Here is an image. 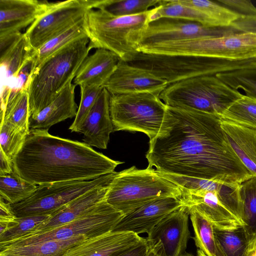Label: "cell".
<instances>
[{
  "mask_svg": "<svg viewBox=\"0 0 256 256\" xmlns=\"http://www.w3.org/2000/svg\"><path fill=\"white\" fill-rule=\"evenodd\" d=\"M219 115L166 105L150 140L148 166L162 174L240 185L252 176L230 147Z\"/></svg>",
  "mask_w": 256,
  "mask_h": 256,
  "instance_id": "1",
  "label": "cell"
},
{
  "mask_svg": "<svg viewBox=\"0 0 256 256\" xmlns=\"http://www.w3.org/2000/svg\"><path fill=\"white\" fill-rule=\"evenodd\" d=\"M14 172L37 186L98 178L114 172L123 162L113 160L84 142L30 129L22 147L12 160Z\"/></svg>",
  "mask_w": 256,
  "mask_h": 256,
  "instance_id": "2",
  "label": "cell"
},
{
  "mask_svg": "<svg viewBox=\"0 0 256 256\" xmlns=\"http://www.w3.org/2000/svg\"><path fill=\"white\" fill-rule=\"evenodd\" d=\"M88 43V36L80 38L53 54L35 68L30 77L28 88L31 116L50 104L72 82L88 56L90 50Z\"/></svg>",
  "mask_w": 256,
  "mask_h": 256,
  "instance_id": "3",
  "label": "cell"
},
{
  "mask_svg": "<svg viewBox=\"0 0 256 256\" xmlns=\"http://www.w3.org/2000/svg\"><path fill=\"white\" fill-rule=\"evenodd\" d=\"M155 7L143 13L117 16L99 9L86 16L88 48H104L126 62L139 52L142 36L150 22Z\"/></svg>",
  "mask_w": 256,
  "mask_h": 256,
  "instance_id": "4",
  "label": "cell"
},
{
  "mask_svg": "<svg viewBox=\"0 0 256 256\" xmlns=\"http://www.w3.org/2000/svg\"><path fill=\"white\" fill-rule=\"evenodd\" d=\"M128 63L165 80L168 85L184 80L256 67V58L230 60L190 56L138 52Z\"/></svg>",
  "mask_w": 256,
  "mask_h": 256,
  "instance_id": "5",
  "label": "cell"
},
{
  "mask_svg": "<svg viewBox=\"0 0 256 256\" xmlns=\"http://www.w3.org/2000/svg\"><path fill=\"white\" fill-rule=\"evenodd\" d=\"M181 190L164 178L155 168L138 169L132 166L116 174L108 186L106 202L127 214L154 200L182 197Z\"/></svg>",
  "mask_w": 256,
  "mask_h": 256,
  "instance_id": "6",
  "label": "cell"
},
{
  "mask_svg": "<svg viewBox=\"0 0 256 256\" xmlns=\"http://www.w3.org/2000/svg\"><path fill=\"white\" fill-rule=\"evenodd\" d=\"M242 94L216 75L202 76L168 85L160 98L167 106L187 108L220 116Z\"/></svg>",
  "mask_w": 256,
  "mask_h": 256,
  "instance_id": "7",
  "label": "cell"
},
{
  "mask_svg": "<svg viewBox=\"0 0 256 256\" xmlns=\"http://www.w3.org/2000/svg\"><path fill=\"white\" fill-rule=\"evenodd\" d=\"M138 50L147 54L248 60L256 58V34L238 32L215 38L162 42L140 46Z\"/></svg>",
  "mask_w": 256,
  "mask_h": 256,
  "instance_id": "8",
  "label": "cell"
},
{
  "mask_svg": "<svg viewBox=\"0 0 256 256\" xmlns=\"http://www.w3.org/2000/svg\"><path fill=\"white\" fill-rule=\"evenodd\" d=\"M160 94L142 92L110 94V111L114 132H140L150 140L159 132L166 105Z\"/></svg>",
  "mask_w": 256,
  "mask_h": 256,
  "instance_id": "9",
  "label": "cell"
},
{
  "mask_svg": "<svg viewBox=\"0 0 256 256\" xmlns=\"http://www.w3.org/2000/svg\"><path fill=\"white\" fill-rule=\"evenodd\" d=\"M116 172L88 180H70L38 185L28 198L11 204L12 210L19 217L52 214L90 190L108 185Z\"/></svg>",
  "mask_w": 256,
  "mask_h": 256,
  "instance_id": "10",
  "label": "cell"
},
{
  "mask_svg": "<svg viewBox=\"0 0 256 256\" xmlns=\"http://www.w3.org/2000/svg\"><path fill=\"white\" fill-rule=\"evenodd\" d=\"M124 215L104 200L70 222L21 238L5 248L48 240H66L80 236L92 238L112 231Z\"/></svg>",
  "mask_w": 256,
  "mask_h": 256,
  "instance_id": "11",
  "label": "cell"
},
{
  "mask_svg": "<svg viewBox=\"0 0 256 256\" xmlns=\"http://www.w3.org/2000/svg\"><path fill=\"white\" fill-rule=\"evenodd\" d=\"M96 0H68L51 2L24 33L34 51L86 17Z\"/></svg>",
  "mask_w": 256,
  "mask_h": 256,
  "instance_id": "12",
  "label": "cell"
},
{
  "mask_svg": "<svg viewBox=\"0 0 256 256\" xmlns=\"http://www.w3.org/2000/svg\"><path fill=\"white\" fill-rule=\"evenodd\" d=\"M238 32H240L231 26L208 27L182 19L161 18L148 24L139 47L162 42L218 37Z\"/></svg>",
  "mask_w": 256,
  "mask_h": 256,
  "instance_id": "13",
  "label": "cell"
},
{
  "mask_svg": "<svg viewBox=\"0 0 256 256\" xmlns=\"http://www.w3.org/2000/svg\"><path fill=\"white\" fill-rule=\"evenodd\" d=\"M168 86L165 80L120 60L104 88L110 94L142 92L160 94Z\"/></svg>",
  "mask_w": 256,
  "mask_h": 256,
  "instance_id": "14",
  "label": "cell"
},
{
  "mask_svg": "<svg viewBox=\"0 0 256 256\" xmlns=\"http://www.w3.org/2000/svg\"><path fill=\"white\" fill-rule=\"evenodd\" d=\"M183 206L178 197L154 200L124 214L112 230L148 234L164 218Z\"/></svg>",
  "mask_w": 256,
  "mask_h": 256,
  "instance_id": "15",
  "label": "cell"
},
{
  "mask_svg": "<svg viewBox=\"0 0 256 256\" xmlns=\"http://www.w3.org/2000/svg\"><path fill=\"white\" fill-rule=\"evenodd\" d=\"M190 214L183 206L172 212L148 234L150 240L160 241L166 256H182L186 252L190 233L188 228Z\"/></svg>",
  "mask_w": 256,
  "mask_h": 256,
  "instance_id": "16",
  "label": "cell"
},
{
  "mask_svg": "<svg viewBox=\"0 0 256 256\" xmlns=\"http://www.w3.org/2000/svg\"><path fill=\"white\" fill-rule=\"evenodd\" d=\"M144 238L131 232L112 230L85 240L69 249L63 256H117L137 245Z\"/></svg>",
  "mask_w": 256,
  "mask_h": 256,
  "instance_id": "17",
  "label": "cell"
},
{
  "mask_svg": "<svg viewBox=\"0 0 256 256\" xmlns=\"http://www.w3.org/2000/svg\"><path fill=\"white\" fill-rule=\"evenodd\" d=\"M110 94L103 88L94 106L80 126L78 132L83 142L90 146L106 149L110 134L114 132L110 111Z\"/></svg>",
  "mask_w": 256,
  "mask_h": 256,
  "instance_id": "18",
  "label": "cell"
},
{
  "mask_svg": "<svg viewBox=\"0 0 256 256\" xmlns=\"http://www.w3.org/2000/svg\"><path fill=\"white\" fill-rule=\"evenodd\" d=\"M50 3L36 0H0V36L20 32L30 26Z\"/></svg>",
  "mask_w": 256,
  "mask_h": 256,
  "instance_id": "19",
  "label": "cell"
},
{
  "mask_svg": "<svg viewBox=\"0 0 256 256\" xmlns=\"http://www.w3.org/2000/svg\"><path fill=\"white\" fill-rule=\"evenodd\" d=\"M34 50L24 33L8 48L0 53L1 111L5 110L14 81Z\"/></svg>",
  "mask_w": 256,
  "mask_h": 256,
  "instance_id": "20",
  "label": "cell"
},
{
  "mask_svg": "<svg viewBox=\"0 0 256 256\" xmlns=\"http://www.w3.org/2000/svg\"><path fill=\"white\" fill-rule=\"evenodd\" d=\"M120 58L114 52L98 48L88 56L80 67L74 79L76 86L104 87L115 71Z\"/></svg>",
  "mask_w": 256,
  "mask_h": 256,
  "instance_id": "21",
  "label": "cell"
},
{
  "mask_svg": "<svg viewBox=\"0 0 256 256\" xmlns=\"http://www.w3.org/2000/svg\"><path fill=\"white\" fill-rule=\"evenodd\" d=\"M76 86L69 84L50 104L30 118V129L48 130L53 125L76 117L78 106L75 102Z\"/></svg>",
  "mask_w": 256,
  "mask_h": 256,
  "instance_id": "22",
  "label": "cell"
},
{
  "mask_svg": "<svg viewBox=\"0 0 256 256\" xmlns=\"http://www.w3.org/2000/svg\"><path fill=\"white\" fill-rule=\"evenodd\" d=\"M108 186L109 184L93 188L71 201L52 214L50 218L44 224L24 237L48 230L76 219L105 200Z\"/></svg>",
  "mask_w": 256,
  "mask_h": 256,
  "instance_id": "23",
  "label": "cell"
},
{
  "mask_svg": "<svg viewBox=\"0 0 256 256\" xmlns=\"http://www.w3.org/2000/svg\"><path fill=\"white\" fill-rule=\"evenodd\" d=\"M221 127L237 156L256 177V130L221 119Z\"/></svg>",
  "mask_w": 256,
  "mask_h": 256,
  "instance_id": "24",
  "label": "cell"
},
{
  "mask_svg": "<svg viewBox=\"0 0 256 256\" xmlns=\"http://www.w3.org/2000/svg\"><path fill=\"white\" fill-rule=\"evenodd\" d=\"M84 236L66 240H48L0 250V256H63L70 248L86 240Z\"/></svg>",
  "mask_w": 256,
  "mask_h": 256,
  "instance_id": "25",
  "label": "cell"
},
{
  "mask_svg": "<svg viewBox=\"0 0 256 256\" xmlns=\"http://www.w3.org/2000/svg\"><path fill=\"white\" fill-rule=\"evenodd\" d=\"M164 18L195 22L208 27H220L218 22L203 12L178 3L176 0H160L158 5L155 6L150 22Z\"/></svg>",
  "mask_w": 256,
  "mask_h": 256,
  "instance_id": "26",
  "label": "cell"
},
{
  "mask_svg": "<svg viewBox=\"0 0 256 256\" xmlns=\"http://www.w3.org/2000/svg\"><path fill=\"white\" fill-rule=\"evenodd\" d=\"M28 86H26L8 100L5 110L0 116V122L8 123L29 134L30 110Z\"/></svg>",
  "mask_w": 256,
  "mask_h": 256,
  "instance_id": "27",
  "label": "cell"
},
{
  "mask_svg": "<svg viewBox=\"0 0 256 256\" xmlns=\"http://www.w3.org/2000/svg\"><path fill=\"white\" fill-rule=\"evenodd\" d=\"M196 246L207 256H224L216 240L212 224L194 209H188Z\"/></svg>",
  "mask_w": 256,
  "mask_h": 256,
  "instance_id": "28",
  "label": "cell"
},
{
  "mask_svg": "<svg viewBox=\"0 0 256 256\" xmlns=\"http://www.w3.org/2000/svg\"><path fill=\"white\" fill-rule=\"evenodd\" d=\"M85 36H88L86 17L70 29L50 40L33 52L36 66L48 57L70 43Z\"/></svg>",
  "mask_w": 256,
  "mask_h": 256,
  "instance_id": "29",
  "label": "cell"
},
{
  "mask_svg": "<svg viewBox=\"0 0 256 256\" xmlns=\"http://www.w3.org/2000/svg\"><path fill=\"white\" fill-rule=\"evenodd\" d=\"M220 116L222 120L256 130V97L242 94Z\"/></svg>",
  "mask_w": 256,
  "mask_h": 256,
  "instance_id": "30",
  "label": "cell"
},
{
  "mask_svg": "<svg viewBox=\"0 0 256 256\" xmlns=\"http://www.w3.org/2000/svg\"><path fill=\"white\" fill-rule=\"evenodd\" d=\"M37 187V185L23 180L14 172L0 176V198L11 204L28 198Z\"/></svg>",
  "mask_w": 256,
  "mask_h": 256,
  "instance_id": "31",
  "label": "cell"
},
{
  "mask_svg": "<svg viewBox=\"0 0 256 256\" xmlns=\"http://www.w3.org/2000/svg\"><path fill=\"white\" fill-rule=\"evenodd\" d=\"M218 244L224 256H246L250 238L244 226L232 230L214 228Z\"/></svg>",
  "mask_w": 256,
  "mask_h": 256,
  "instance_id": "32",
  "label": "cell"
},
{
  "mask_svg": "<svg viewBox=\"0 0 256 256\" xmlns=\"http://www.w3.org/2000/svg\"><path fill=\"white\" fill-rule=\"evenodd\" d=\"M50 216L51 214L17 216L16 222L0 234V250L33 232Z\"/></svg>",
  "mask_w": 256,
  "mask_h": 256,
  "instance_id": "33",
  "label": "cell"
},
{
  "mask_svg": "<svg viewBox=\"0 0 256 256\" xmlns=\"http://www.w3.org/2000/svg\"><path fill=\"white\" fill-rule=\"evenodd\" d=\"M160 0H100L94 8L117 16L134 15L147 12L158 5Z\"/></svg>",
  "mask_w": 256,
  "mask_h": 256,
  "instance_id": "34",
  "label": "cell"
},
{
  "mask_svg": "<svg viewBox=\"0 0 256 256\" xmlns=\"http://www.w3.org/2000/svg\"><path fill=\"white\" fill-rule=\"evenodd\" d=\"M240 194L244 226L252 237L256 236V177L252 176L241 184Z\"/></svg>",
  "mask_w": 256,
  "mask_h": 256,
  "instance_id": "35",
  "label": "cell"
},
{
  "mask_svg": "<svg viewBox=\"0 0 256 256\" xmlns=\"http://www.w3.org/2000/svg\"><path fill=\"white\" fill-rule=\"evenodd\" d=\"M216 76L242 94L256 97V67L219 73Z\"/></svg>",
  "mask_w": 256,
  "mask_h": 256,
  "instance_id": "36",
  "label": "cell"
},
{
  "mask_svg": "<svg viewBox=\"0 0 256 256\" xmlns=\"http://www.w3.org/2000/svg\"><path fill=\"white\" fill-rule=\"evenodd\" d=\"M180 4L196 8L218 22L220 27L230 26L241 14L216 2L208 0H176Z\"/></svg>",
  "mask_w": 256,
  "mask_h": 256,
  "instance_id": "37",
  "label": "cell"
},
{
  "mask_svg": "<svg viewBox=\"0 0 256 256\" xmlns=\"http://www.w3.org/2000/svg\"><path fill=\"white\" fill-rule=\"evenodd\" d=\"M28 134L26 132L1 121L0 149L12 160L22 147Z\"/></svg>",
  "mask_w": 256,
  "mask_h": 256,
  "instance_id": "38",
  "label": "cell"
},
{
  "mask_svg": "<svg viewBox=\"0 0 256 256\" xmlns=\"http://www.w3.org/2000/svg\"><path fill=\"white\" fill-rule=\"evenodd\" d=\"M160 173V172H159ZM164 178L178 187L182 192L216 191L226 184L214 180L190 176L160 173Z\"/></svg>",
  "mask_w": 256,
  "mask_h": 256,
  "instance_id": "39",
  "label": "cell"
},
{
  "mask_svg": "<svg viewBox=\"0 0 256 256\" xmlns=\"http://www.w3.org/2000/svg\"><path fill=\"white\" fill-rule=\"evenodd\" d=\"M104 87L80 86L81 98L76 115L69 128L72 132H78L79 128L94 106Z\"/></svg>",
  "mask_w": 256,
  "mask_h": 256,
  "instance_id": "40",
  "label": "cell"
},
{
  "mask_svg": "<svg viewBox=\"0 0 256 256\" xmlns=\"http://www.w3.org/2000/svg\"><path fill=\"white\" fill-rule=\"evenodd\" d=\"M17 216L12 210L11 204L0 198V234L6 231L16 222Z\"/></svg>",
  "mask_w": 256,
  "mask_h": 256,
  "instance_id": "41",
  "label": "cell"
},
{
  "mask_svg": "<svg viewBox=\"0 0 256 256\" xmlns=\"http://www.w3.org/2000/svg\"><path fill=\"white\" fill-rule=\"evenodd\" d=\"M230 26L240 32L256 34V14L241 15Z\"/></svg>",
  "mask_w": 256,
  "mask_h": 256,
  "instance_id": "42",
  "label": "cell"
},
{
  "mask_svg": "<svg viewBox=\"0 0 256 256\" xmlns=\"http://www.w3.org/2000/svg\"><path fill=\"white\" fill-rule=\"evenodd\" d=\"M220 2L224 4L231 9L236 10L235 12L241 15H253L256 14V8L250 0H221Z\"/></svg>",
  "mask_w": 256,
  "mask_h": 256,
  "instance_id": "43",
  "label": "cell"
},
{
  "mask_svg": "<svg viewBox=\"0 0 256 256\" xmlns=\"http://www.w3.org/2000/svg\"><path fill=\"white\" fill-rule=\"evenodd\" d=\"M149 246V241L146 238L134 246L117 256H145Z\"/></svg>",
  "mask_w": 256,
  "mask_h": 256,
  "instance_id": "44",
  "label": "cell"
},
{
  "mask_svg": "<svg viewBox=\"0 0 256 256\" xmlns=\"http://www.w3.org/2000/svg\"><path fill=\"white\" fill-rule=\"evenodd\" d=\"M13 172L12 160L0 149V176L10 174Z\"/></svg>",
  "mask_w": 256,
  "mask_h": 256,
  "instance_id": "45",
  "label": "cell"
},
{
  "mask_svg": "<svg viewBox=\"0 0 256 256\" xmlns=\"http://www.w3.org/2000/svg\"><path fill=\"white\" fill-rule=\"evenodd\" d=\"M148 241L149 246L145 256H166L160 241Z\"/></svg>",
  "mask_w": 256,
  "mask_h": 256,
  "instance_id": "46",
  "label": "cell"
},
{
  "mask_svg": "<svg viewBox=\"0 0 256 256\" xmlns=\"http://www.w3.org/2000/svg\"><path fill=\"white\" fill-rule=\"evenodd\" d=\"M246 256H256V236L250 238Z\"/></svg>",
  "mask_w": 256,
  "mask_h": 256,
  "instance_id": "47",
  "label": "cell"
},
{
  "mask_svg": "<svg viewBox=\"0 0 256 256\" xmlns=\"http://www.w3.org/2000/svg\"><path fill=\"white\" fill-rule=\"evenodd\" d=\"M196 256H207L202 250L198 249L196 251Z\"/></svg>",
  "mask_w": 256,
  "mask_h": 256,
  "instance_id": "48",
  "label": "cell"
},
{
  "mask_svg": "<svg viewBox=\"0 0 256 256\" xmlns=\"http://www.w3.org/2000/svg\"><path fill=\"white\" fill-rule=\"evenodd\" d=\"M182 256H194L191 254L186 252Z\"/></svg>",
  "mask_w": 256,
  "mask_h": 256,
  "instance_id": "49",
  "label": "cell"
}]
</instances>
